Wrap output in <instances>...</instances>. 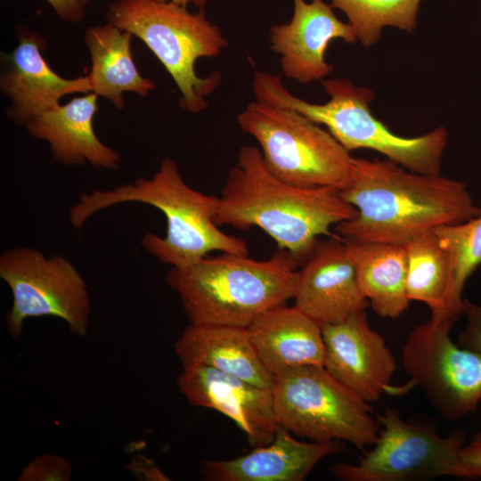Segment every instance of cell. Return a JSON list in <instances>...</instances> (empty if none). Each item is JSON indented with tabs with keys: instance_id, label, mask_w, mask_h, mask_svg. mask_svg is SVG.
Returning a JSON list of instances; mask_svg holds the SVG:
<instances>
[{
	"instance_id": "6da1fadb",
	"label": "cell",
	"mask_w": 481,
	"mask_h": 481,
	"mask_svg": "<svg viewBox=\"0 0 481 481\" xmlns=\"http://www.w3.org/2000/svg\"><path fill=\"white\" fill-rule=\"evenodd\" d=\"M340 194L356 209L334 226L347 241L404 245L436 227L481 215L465 183L413 172L387 158H354Z\"/></svg>"
},
{
	"instance_id": "7a4b0ae2",
	"label": "cell",
	"mask_w": 481,
	"mask_h": 481,
	"mask_svg": "<svg viewBox=\"0 0 481 481\" xmlns=\"http://www.w3.org/2000/svg\"><path fill=\"white\" fill-rule=\"evenodd\" d=\"M337 189L287 183L266 168L258 147L242 146L218 196L216 223L262 229L300 265L322 235L355 215Z\"/></svg>"
},
{
	"instance_id": "3957f363",
	"label": "cell",
	"mask_w": 481,
	"mask_h": 481,
	"mask_svg": "<svg viewBox=\"0 0 481 481\" xmlns=\"http://www.w3.org/2000/svg\"><path fill=\"white\" fill-rule=\"evenodd\" d=\"M126 202L150 205L164 214L165 236L146 232L141 240L142 247L161 264L183 268L214 251L249 255L243 239L225 233L216 223L218 197L189 186L176 162L169 158L161 161L150 178L81 194L69 210V221L79 230L95 213Z\"/></svg>"
},
{
	"instance_id": "277c9868",
	"label": "cell",
	"mask_w": 481,
	"mask_h": 481,
	"mask_svg": "<svg viewBox=\"0 0 481 481\" xmlns=\"http://www.w3.org/2000/svg\"><path fill=\"white\" fill-rule=\"evenodd\" d=\"M298 265L283 249L265 260L222 253L171 267L166 281L191 324L247 328L263 313L293 299Z\"/></svg>"
},
{
	"instance_id": "5b68a950",
	"label": "cell",
	"mask_w": 481,
	"mask_h": 481,
	"mask_svg": "<svg viewBox=\"0 0 481 481\" xmlns=\"http://www.w3.org/2000/svg\"><path fill=\"white\" fill-rule=\"evenodd\" d=\"M330 100L317 104L290 94L278 75L256 71L253 92L257 101L289 107L311 121L323 125L349 152L358 149L376 151L402 167L420 174L440 175L442 157L448 142L440 126L415 137L392 132L370 108L373 91L356 86L346 78L322 80Z\"/></svg>"
},
{
	"instance_id": "8992f818",
	"label": "cell",
	"mask_w": 481,
	"mask_h": 481,
	"mask_svg": "<svg viewBox=\"0 0 481 481\" xmlns=\"http://www.w3.org/2000/svg\"><path fill=\"white\" fill-rule=\"evenodd\" d=\"M108 22L139 37L163 64L176 84L180 106L198 113L208 107L206 99L220 84L214 72L200 77L195 62L201 57L217 56L227 46L220 29L186 6L158 0H115L109 4Z\"/></svg>"
},
{
	"instance_id": "52a82bcc",
	"label": "cell",
	"mask_w": 481,
	"mask_h": 481,
	"mask_svg": "<svg viewBox=\"0 0 481 481\" xmlns=\"http://www.w3.org/2000/svg\"><path fill=\"white\" fill-rule=\"evenodd\" d=\"M259 144L266 168L298 187L344 190L354 158L330 133L295 110L256 101L237 118Z\"/></svg>"
},
{
	"instance_id": "ba28073f",
	"label": "cell",
	"mask_w": 481,
	"mask_h": 481,
	"mask_svg": "<svg viewBox=\"0 0 481 481\" xmlns=\"http://www.w3.org/2000/svg\"><path fill=\"white\" fill-rule=\"evenodd\" d=\"M278 425L315 442H348L363 450L379 436V423L368 402L323 366L306 365L273 376Z\"/></svg>"
},
{
	"instance_id": "9c48e42d",
	"label": "cell",
	"mask_w": 481,
	"mask_h": 481,
	"mask_svg": "<svg viewBox=\"0 0 481 481\" xmlns=\"http://www.w3.org/2000/svg\"><path fill=\"white\" fill-rule=\"evenodd\" d=\"M379 432L373 448L356 463L331 468L342 481H419L441 477L481 478V467L463 461L466 434L443 436L429 427L404 420L394 408L377 415Z\"/></svg>"
},
{
	"instance_id": "30bf717a",
	"label": "cell",
	"mask_w": 481,
	"mask_h": 481,
	"mask_svg": "<svg viewBox=\"0 0 481 481\" xmlns=\"http://www.w3.org/2000/svg\"><path fill=\"white\" fill-rule=\"evenodd\" d=\"M0 278L9 286L12 302L6 314L12 339L20 336L29 318L53 316L85 337L89 329L91 297L87 283L62 255L46 257L30 247H14L0 255Z\"/></svg>"
},
{
	"instance_id": "8fae6325",
	"label": "cell",
	"mask_w": 481,
	"mask_h": 481,
	"mask_svg": "<svg viewBox=\"0 0 481 481\" xmlns=\"http://www.w3.org/2000/svg\"><path fill=\"white\" fill-rule=\"evenodd\" d=\"M456 321L416 326L402 350V364L433 407L448 421L473 413L481 402V353L456 344Z\"/></svg>"
},
{
	"instance_id": "7c38bea8",
	"label": "cell",
	"mask_w": 481,
	"mask_h": 481,
	"mask_svg": "<svg viewBox=\"0 0 481 481\" xmlns=\"http://www.w3.org/2000/svg\"><path fill=\"white\" fill-rule=\"evenodd\" d=\"M321 328L324 369L364 401H378L390 387L396 363L365 310Z\"/></svg>"
},
{
	"instance_id": "4fadbf2b",
	"label": "cell",
	"mask_w": 481,
	"mask_h": 481,
	"mask_svg": "<svg viewBox=\"0 0 481 481\" xmlns=\"http://www.w3.org/2000/svg\"><path fill=\"white\" fill-rule=\"evenodd\" d=\"M300 266L294 306L321 327L343 322L368 306L346 242L337 233L319 240Z\"/></svg>"
},
{
	"instance_id": "5bb4252c",
	"label": "cell",
	"mask_w": 481,
	"mask_h": 481,
	"mask_svg": "<svg viewBox=\"0 0 481 481\" xmlns=\"http://www.w3.org/2000/svg\"><path fill=\"white\" fill-rule=\"evenodd\" d=\"M176 382L191 404L215 410L231 419L253 448L273 440L278 423L272 389L198 364L183 365Z\"/></svg>"
},
{
	"instance_id": "9a60e30c",
	"label": "cell",
	"mask_w": 481,
	"mask_h": 481,
	"mask_svg": "<svg viewBox=\"0 0 481 481\" xmlns=\"http://www.w3.org/2000/svg\"><path fill=\"white\" fill-rule=\"evenodd\" d=\"M294 12L289 23L270 29L271 49L281 55L287 77L302 84L323 80L334 67L325 59L330 43L342 39L357 41L352 26L338 19L332 4L323 0H293Z\"/></svg>"
},
{
	"instance_id": "2e32d148",
	"label": "cell",
	"mask_w": 481,
	"mask_h": 481,
	"mask_svg": "<svg viewBox=\"0 0 481 481\" xmlns=\"http://www.w3.org/2000/svg\"><path fill=\"white\" fill-rule=\"evenodd\" d=\"M44 38L36 31L19 33L17 46L2 53L4 70L2 92L11 99L7 113L19 124H26L37 114L57 106L65 94L92 92L88 76L66 79L56 74L42 54Z\"/></svg>"
},
{
	"instance_id": "e0dca14e",
	"label": "cell",
	"mask_w": 481,
	"mask_h": 481,
	"mask_svg": "<svg viewBox=\"0 0 481 481\" xmlns=\"http://www.w3.org/2000/svg\"><path fill=\"white\" fill-rule=\"evenodd\" d=\"M342 441L300 442L278 425L273 440L226 461H208L201 473L210 481H302L325 457L345 449Z\"/></svg>"
},
{
	"instance_id": "ac0fdd59",
	"label": "cell",
	"mask_w": 481,
	"mask_h": 481,
	"mask_svg": "<svg viewBox=\"0 0 481 481\" xmlns=\"http://www.w3.org/2000/svg\"><path fill=\"white\" fill-rule=\"evenodd\" d=\"M98 95L90 92L73 98L64 105L42 111L26 124L30 135L46 141L55 161L64 165L86 162L94 167L113 170L121 163L119 153L102 143L93 128L98 110Z\"/></svg>"
},
{
	"instance_id": "d6986e66",
	"label": "cell",
	"mask_w": 481,
	"mask_h": 481,
	"mask_svg": "<svg viewBox=\"0 0 481 481\" xmlns=\"http://www.w3.org/2000/svg\"><path fill=\"white\" fill-rule=\"evenodd\" d=\"M247 329L262 364L272 377L300 366H323L322 328L294 306L270 309Z\"/></svg>"
},
{
	"instance_id": "ffe728a7",
	"label": "cell",
	"mask_w": 481,
	"mask_h": 481,
	"mask_svg": "<svg viewBox=\"0 0 481 481\" xmlns=\"http://www.w3.org/2000/svg\"><path fill=\"white\" fill-rule=\"evenodd\" d=\"M174 351L183 366H208L272 389L273 377L262 364L247 328L190 323Z\"/></svg>"
},
{
	"instance_id": "44dd1931",
	"label": "cell",
	"mask_w": 481,
	"mask_h": 481,
	"mask_svg": "<svg viewBox=\"0 0 481 481\" xmlns=\"http://www.w3.org/2000/svg\"><path fill=\"white\" fill-rule=\"evenodd\" d=\"M345 242L359 287L374 313L382 318L400 317L411 301L406 291L404 245Z\"/></svg>"
},
{
	"instance_id": "7402d4cb",
	"label": "cell",
	"mask_w": 481,
	"mask_h": 481,
	"mask_svg": "<svg viewBox=\"0 0 481 481\" xmlns=\"http://www.w3.org/2000/svg\"><path fill=\"white\" fill-rule=\"evenodd\" d=\"M132 34L108 22L86 30L85 41L92 67L88 77L92 92L123 109L124 92L147 96L155 84L138 71L131 52Z\"/></svg>"
},
{
	"instance_id": "603a6c76",
	"label": "cell",
	"mask_w": 481,
	"mask_h": 481,
	"mask_svg": "<svg viewBox=\"0 0 481 481\" xmlns=\"http://www.w3.org/2000/svg\"><path fill=\"white\" fill-rule=\"evenodd\" d=\"M404 248L409 299L426 304L435 322L453 320L450 316L453 270L448 250L433 230L408 241Z\"/></svg>"
},
{
	"instance_id": "cb8c5ba5",
	"label": "cell",
	"mask_w": 481,
	"mask_h": 481,
	"mask_svg": "<svg viewBox=\"0 0 481 481\" xmlns=\"http://www.w3.org/2000/svg\"><path fill=\"white\" fill-rule=\"evenodd\" d=\"M420 2L421 0H331V4L346 14L363 46L371 47L379 42L385 27L412 32L417 26Z\"/></svg>"
},
{
	"instance_id": "d4e9b609",
	"label": "cell",
	"mask_w": 481,
	"mask_h": 481,
	"mask_svg": "<svg viewBox=\"0 0 481 481\" xmlns=\"http://www.w3.org/2000/svg\"><path fill=\"white\" fill-rule=\"evenodd\" d=\"M433 231L450 254L453 270L452 301L461 305L465 283L481 265V215L469 221L439 226Z\"/></svg>"
},
{
	"instance_id": "484cf974",
	"label": "cell",
	"mask_w": 481,
	"mask_h": 481,
	"mask_svg": "<svg viewBox=\"0 0 481 481\" xmlns=\"http://www.w3.org/2000/svg\"><path fill=\"white\" fill-rule=\"evenodd\" d=\"M73 469L61 455L45 453L34 458L20 471L18 481H69Z\"/></svg>"
},
{
	"instance_id": "4316f807",
	"label": "cell",
	"mask_w": 481,
	"mask_h": 481,
	"mask_svg": "<svg viewBox=\"0 0 481 481\" xmlns=\"http://www.w3.org/2000/svg\"><path fill=\"white\" fill-rule=\"evenodd\" d=\"M58 17L70 22H80L85 15L86 7L91 0H46Z\"/></svg>"
},
{
	"instance_id": "83f0119b",
	"label": "cell",
	"mask_w": 481,
	"mask_h": 481,
	"mask_svg": "<svg viewBox=\"0 0 481 481\" xmlns=\"http://www.w3.org/2000/svg\"><path fill=\"white\" fill-rule=\"evenodd\" d=\"M461 456L464 461L481 467V432L475 435L469 444H465Z\"/></svg>"
},
{
	"instance_id": "f1b7e54d",
	"label": "cell",
	"mask_w": 481,
	"mask_h": 481,
	"mask_svg": "<svg viewBox=\"0 0 481 481\" xmlns=\"http://www.w3.org/2000/svg\"><path fill=\"white\" fill-rule=\"evenodd\" d=\"M458 344L462 347L481 353V329L467 324L459 335Z\"/></svg>"
},
{
	"instance_id": "f546056e",
	"label": "cell",
	"mask_w": 481,
	"mask_h": 481,
	"mask_svg": "<svg viewBox=\"0 0 481 481\" xmlns=\"http://www.w3.org/2000/svg\"><path fill=\"white\" fill-rule=\"evenodd\" d=\"M464 314L467 315L469 325L481 329V306L465 300Z\"/></svg>"
},
{
	"instance_id": "4dcf8cb0",
	"label": "cell",
	"mask_w": 481,
	"mask_h": 481,
	"mask_svg": "<svg viewBox=\"0 0 481 481\" xmlns=\"http://www.w3.org/2000/svg\"><path fill=\"white\" fill-rule=\"evenodd\" d=\"M161 2H172L179 5L186 6L188 4H192L196 7H199L200 10H202L206 3L208 0H158Z\"/></svg>"
}]
</instances>
